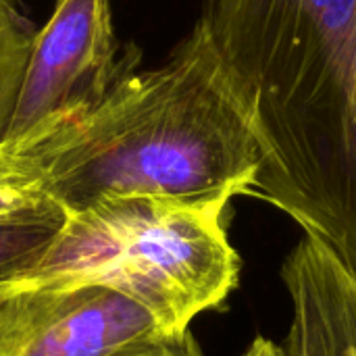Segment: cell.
Masks as SVG:
<instances>
[{"label":"cell","instance_id":"obj_1","mask_svg":"<svg viewBox=\"0 0 356 356\" xmlns=\"http://www.w3.org/2000/svg\"><path fill=\"white\" fill-rule=\"evenodd\" d=\"M129 56L96 108L8 154L65 215L115 196L229 204L252 194L265 161L259 104L200 17L169 58Z\"/></svg>","mask_w":356,"mask_h":356},{"label":"cell","instance_id":"obj_2","mask_svg":"<svg viewBox=\"0 0 356 356\" xmlns=\"http://www.w3.org/2000/svg\"><path fill=\"white\" fill-rule=\"evenodd\" d=\"M202 19L259 104L252 194L356 280V0H207Z\"/></svg>","mask_w":356,"mask_h":356},{"label":"cell","instance_id":"obj_3","mask_svg":"<svg viewBox=\"0 0 356 356\" xmlns=\"http://www.w3.org/2000/svg\"><path fill=\"white\" fill-rule=\"evenodd\" d=\"M229 204L115 196L65 217L35 267L17 284L98 280L142 300L171 332L221 307L240 280Z\"/></svg>","mask_w":356,"mask_h":356},{"label":"cell","instance_id":"obj_4","mask_svg":"<svg viewBox=\"0 0 356 356\" xmlns=\"http://www.w3.org/2000/svg\"><path fill=\"white\" fill-rule=\"evenodd\" d=\"M125 60H117L111 0H58L29 42L0 152L29 150L79 121L108 94Z\"/></svg>","mask_w":356,"mask_h":356},{"label":"cell","instance_id":"obj_5","mask_svg":"<svg viewBox=\"0 0 356 356\" xmlns=\"http://www.w3.org/2000/svg\"><path fill=\"white\" fill-rule=\"evenodd\" d=\"M171 334L142 300L108 282L0 288V356H131Z\"/></svg>","mask_w":356,"mask_h":356},{"label":"cell","instance_id":"obj_6","mask_svg":"<svg viewBox=\"0 0 356 356\" xmlns=\"http://www.w3.org/2000/svg\"><path fill=\"white\" fill-rule=\"evenodd\" d=\"M292 319L286 356H356V280L313 234L282 267Z\"/></svg>","mask_w":356,"mask_h":356},{"label":"cell","instance_id":"obj_7","mask_svg":"<svg viewBox=\"0 0 356 356\" xmlns=\"http://www.w3.org/2000/svg\"><path fill=\"white\" fill-rule=\"evenodd\" d=\"M65 217V211L46 198L0 219V286L27 277L63 227Z\"/></svg>","mask_w":356,"mask_h":356},{"label":"cell","instance_id":"obj_8","mask_svg":"<svg viewBox=\"0 0 356 356\" xmlns=\"http://www.w3.org/2000/svg\"><path fill=\"white\" fill-rule=\"evenodd\" d=\"M31 35L19 10V0H0V134L27 60Z\"/></svg>","mask_w":356,"mask_h":356},{"label":"cell","instance_id":"obj_9","mask_svg":"<svg viewBox=\"0 0 356 356\" xmlns=\"http://www.w3.org/2000/svg\"><path fill=\"white\" fill-rule=\"evenodd\" d=\"M46 200L23 165L0 152V219Z\"/></svg>","mask_w":356,"mask_h":356},{"label":"cell","instance_id":"obj_10","mask_svg":"<svg viewBox=\"0 0 356 356\" xmlns=\"http://www.w3.org/2000/svg\"><path fill=\"white\" fill-rule=\"evenodd\" d=\"M131 356H204L200 344L196 342L192 330H184L171 336L161 338L159 342L150 344L148 348L136 353Z\"/></svg>","mask_w":356,"mask_h":356},{"label":"cell","instance_id":"obj_11","mask_svg":"<svg viewBox=\"0 0 356 356\" xmlns=\"http://www.w3.org/2000/svg\"><path fill=\"white\" fill-rule=\"evenodd\" d=\"M242 356H286V353H284V348L277 346L275 342H271V340L259 336V338L252 340V344L246 348V353Z\"/></svg>","mask_w":356,"mask_h":356},{"label":"cell","instance_id":"obj_12","mask_svg":"<svg viewBox=\"0 0 356 356\" xmlns=\"http://www.w3.org/2000/svg\"><path fill=\"white\" fill-rule=\"evenodd\" d=\"M0 288H2V286H0Z\"/></svg>","mask_w":356,"mask_h":356}]
</instances>
